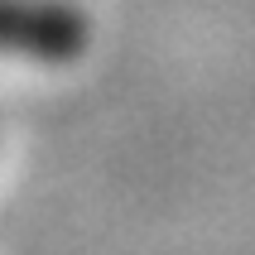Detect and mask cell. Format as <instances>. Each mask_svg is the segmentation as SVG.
Here are the masks:
<instances>
[{
    "label": "cell",
    "mask_w": 255,
    "mask_h": 255,
    "mask_svg": "<svg viewBox=\"0 0 255 255\" xmlns=\"http://www.w3.org/2000/svg\"><path fill=\"white\" fill-rule=\"evenodd\" d=\"M92 48V19L77 0H0V58L68 68Z\"/></svg>",
    "instance_id": "6da1fadb"
}]
</instances>
